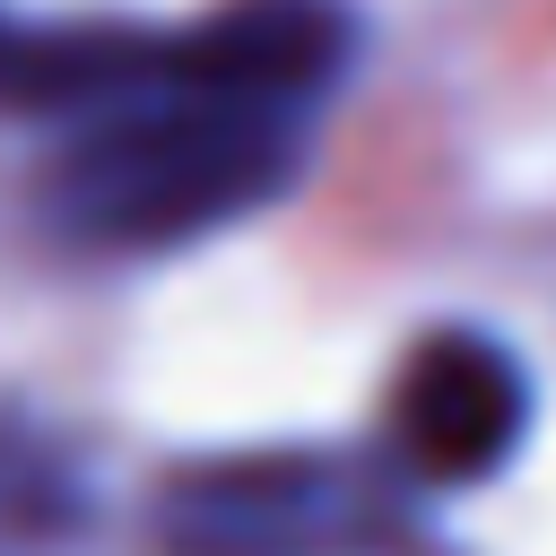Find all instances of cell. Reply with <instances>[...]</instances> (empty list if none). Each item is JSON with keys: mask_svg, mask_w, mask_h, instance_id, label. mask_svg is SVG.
Instances as JSON below:
<instances>
[{"mask_svg": "<svg viewBox=\"0 0 556 556\" xmlns=\"http://www.w3.org/2000/svg\"><path fill=\"white\" fill-rule=\"evenodd\" d=\"M382 521V478L339 452H226L156 495L165 556H365Z\"/></svg>", "mask_w": 556, "mask_h": 556, "instance_id": "7a4b0ae2", "label": "cell"}, {"mask_svg": "<svg viewBox=\"0 0 556 556\" xmlns=\"http://www.w3.org/2000/svg\"><path fill=\"white\" fill-rule=\"evenodd\" d=\"M356 9L348 0H217L200 26L174 35V70L252 104L313 113L348 61H356Z\"/></svg>", "mask_w": 556, "mask_h": 556, "instance_id": "277c9868", "label": "cell"}, {"mask_svg": "<svg viewBox=\"0 0 556 556\" xmlns=\"http://www.w3.org/2000/svg\"><path fill=\"white\" fill-rule=\"evenodd\" d=\"M78 513H87V495H78V460L52 443V434H35L17 408H0V521H17V530H78Z\"/></svg>", "mask_w": 556, "mask_h": 556, "instance_id": "8992f818", "label": "cell"}, {"mask_svg": "<svg viewBox=\"0 0 556 556\" xmlns=\"http://www.w3.org/2000/svg\"><path fill=\"white\" fill-rule=\"evenodd\" d=\"M165 70V35L130 26H35L0 9V104L17 113H104Z\"/></svg>", "mask_w": 556, "mask_h": 556, "instance_id": "5b68a950", "label": "cell"}, {"mask_svg": "<svg viewBox=\"0 0 556 556\" xmlns=\"http://www.w3.org/2000/svg\"><path fill=\"white\" fill-rule=\"evenodd\" d=\"M530 434V365L486 330H434L391 374V460L426 486L495 478Z\"/></svg>", "mask_w": 556, "mask_h": 556, "instance_id": "3957f363", "label": "cell"}, {"mask_svg": "<svg viewBox=\"0 0 556 556\" xmlns=\"http://www.w3.org/2000/svg\"><path fill=\"white\" fill-rule=\"evenodd\" d=\"M304 139H313V113L182 78L165 35V70L122 104L87 113L43 156L35 217L78 252H174L269 208L295 182Z\"/></svg>", "mask_w": 556, "mask_h": 556, "instance_id": "6da1fadb", "label": "cell"}]
</instances>
